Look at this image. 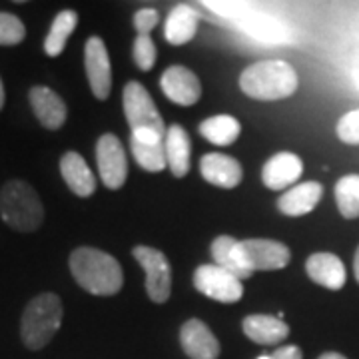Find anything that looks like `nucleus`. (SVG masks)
I'll return each instance as SVG.
<instances>
[{
  "instance_id": "obj_1",
  "label": "nucleus",
  "mask_w": 359,
  "mask_h": 359,
  "mask_svg": "<svg viewBox=\"0 0 359 359\" xmlns=\"http://www.w3.org/2000/svg\"><path fill=\"white\" fill-rule=\"evenodd\" d=\"M70 271L78 285L92 295H114L124 285L118 259L98 248H76L70 254Z\"/></svg>"
},
{
  "instance_id": "obj_2",
  "label": "nucleus",
  "mask_w": 359,
  "mask_h": 359,
  "mask_svg": "<svg viewBox=\"0 0 359 359\" xmlns=\"http://www.w3.org/2000/svg\"><path fill=\"white\" fill-rule=\"evenodd\" d=\"M297 86V72L285 60H262L248 66L240 76V88L245 96L262 102L290 98L295 94Z\"/></svg>"
},
{
  "instance_id": "obj_3",
  "label": "nucleus",
  "mask_w": 359,
  "mask_h": 359,
  "mask_svg": "<svg viewBox=\"0 0 359 359\" xmlns=\"http://www.w3.org/2000/svg\"><path fill=\"white\" fill-rule=\"evenodd\" d=\"M65 306L56 294H40L28 302L20 320V337L30 351H39L52 341L62 325Z\"/></svg>"
},
{
  "instance_id": "obj_4",
  "label": "nucleus",
  "mask_w": 359,
  "mask_h": 359,
  "mask_svg": "<svg viewBox=\"0 0 359 359\" xmlns=\"http://www.w3.org/2000/svg\"><path fill=\"white\" fill-rule=\"evenodd\" d=\"M0 218L16 231L39 230L44 222L39 192L25 180L6 182L0 190Z\"/></svg>"
},
{
  "instance_id": "obj_5",
  "label": "nucleus",
  "mask_w": 359,
  "mask_h": 359,
  "mask_svg": "<svg viewBox=\"0 0 359 359\" xmlns=\"http://www.w3.org/2000/svg\"><path fill=\"white\" fill-rule=\"evenodd\" d=\"M124 114L132 130V138L142 142H164L166 140V126L156 108L150 92L140 82L132 80L124 86Z\"/></svg>"
},
{
  "instance_id": "obj_6",
  "label": "nucleus",
  "mask_w": 359,
  "mask_h": 359,
  "mask_svg": "<svg viewBox=\"0 0 359 359\" xmlns=\"http://www.w3.org/2000/svg\"><path fill=\"white\" fill-rule=\"evenodd\" d=\"M132 256L146 273V292L156 304H166L172 294V268L168 257L150 245H136Z\"/></svg>"
},
{
  "instance_id": "obj_7",
  "label": "nucleus",
  "mask_w": 359,
  "mask_h": 359,
  "mask_svg": "<svg viewBox=\"0 0 359 359\" xmlns=\"http://www.w3.org/2000/svg\"><path fill=\"white\" fill-rule=\"evenodd\" d=\"M238 256L240 262L248 271H273V269H283L290 259L292 252L290 248L276 240H244L238 244Z\"/></svg>"
},
{
  "instance_id": "obj_8",
  "label": "nucleus",
  "mask_w": 359,
  "mask_h": 359,
  "mask_svg": "<svg viewBox=\"0 0 359 359\" xmlns=\"http://www.w3.org/2000/svg\"><path fill=\"white\" fill-rule=\"evenodd\" d=\"M194 287L205 297L222 304H236L244 295L242 280L216 264H204L194 271Z\"/></svg>"
},
{
  "instance_id": "obj_9",
  "label": "nucleus",
  "mask_w": 359,
  "mask_h": 359,
  "mask_svg": "<svg viewBox=\"0 0 359 359\" xmlns=\"http://www.w3.org/2000/svg\"><path fill=\"white\" fill-rule=\"evenodd\" d=\"M96 164L108 190H120L128 178V160L122 142L114 134H104L96 144Z\"/></svg>"
},
{
  "instance_id": "obj_10",
  "label": "nucleus",
  "mask_w": 359,
  "mask_h": 359,
  "mask_svg": "<svg viewBox=\"0 0 359 359\" xmlns=\"http://www.w3.org/2000/svg\"><path fill=\"white\" fill-rule=\"evenodd\" d=\"M84 66L92 94L98 100H106L112 90V65L106 50V44L100 36H92L86 40L84 48Z\"/></svg>"
},
{
  "instance_id": "obj_11",
  "label": "nucleus",
  "mask_w": 359,
  "mask_h": 359,
  "mask_svg": "<svg viewBox=\"0 0 359 359\" xmlns=\"http://www.w3.org/2000/svg\"><path fill=\"white\" fill-rule=\"evenodd\" d=\"M160 88L168 100L178 106H192L202 96L200 78L186 66H170L160 78Z\"/></svg>"
},
{
  "instance_id": "obj_12",
  "label": "nucleus",
  "mask_w": 359,
  "mask_h": 359,
  "mask_svg": "<svg viewBox=\"0 0 359 359\" xmlns=\"http://www.w3.org/2000/svg\"><path fill=\"white\" fill-rule=\"evenodd\" d=\"M180 344L190 359H218L219 341L202 320H188L180 330Z\"/></svg>"
},
{
  "instance_id": "obj_13",
  "label": "nucleus",
  "mask_w": 359,
  "mask_h": 359,
  "mask_svg": "<svg viewBox=\"0 0 359 359\" xmlns=\"http://www.w3.org/2000/svg\"><path fill=\"white\" fill-rule=\"evenodd\" d=\"M304 162L294 152H280L271 156L262 168V182L269 190H290L292 184L302 178Z\"/></svg>"
},
{
  "instance_id": "obj_14",
  "label": "nucleus",
  "mask_w": 359,
  "mask_h": 359,
  "mask_svg": "<svg viewBox=\"0 0 359 359\" xmlns=\"http://www.w3.org/2000/svg\"><path fill=\"white\" fill-rule=\"evenodd\" d=\"M28 100L44 128L58 130L65 126L68 108L54 90L48 86H32L28 92Z\"/></svg>"
},
{
  "instance_id": "obj_15",
  "label": "nucleus",
  "mask_w": 359,
  "mask_h": 359,
  "mask_svg": "<svg viewBox=\"0 0 359 359\" xmlns=\"http://www.w3.org/2000/svg\"><path fill=\"white\" fill-rule=\"evenodd\" d=\"M306 271H308L309 280L316 282L318 285H323L327 290H341L346 285L347 271L344 262L332 252H318L311 254L306 262Z\"/></svg>"
},
{
  "instance_id": "obj_16",
  "label": "nucleus",
  "mask_w": 359,
  "mask_h": 359,
  "mask_svg": "<svg viewBox=\"0 0 359 359\" xmlns=\"http://www.w3.org/2000/svg\"><path fill=\"white\" fill-rule=\"evenodd\" d=\"M200 172H202L205 182H210V184H214L218 188H226V190L236 188L244 178L242 164L236 158L218 154V152L205 154L200 160Z\"/></svg>"
},
{
  "instance_id": "obj_17",
  "label": "nucleus",
  "mask_w": 359,
  "mask_h": 359,
  "mask_svg": "<svg viewBox=\"0 0 359 359\" xmlns=\"http://www.w3.org/2000/svg\"><path fill=\"white\" fill-rule=\"evenodd\" d=\"M321 196H323V186L320 182H304V184L292 186L290 190H285L280 196L278 210L285 216L299 218V216H306V214L316 210V205L320 204Z\"/></svg>"
},
{
  "instance_id": "obj_18",
  "label": "nucleus",
  "mask_w": 359,
  "mask_h": 359,
  "mask_svg": "<svg viewBox=\"0 0 359 359\" xmlns=\"http://www.w3.org/2000/svg\"><path fill=\"white\" fill-rule=\"evenodd\" d=\"M244 334L256 341L259 346H276L282 344L283 339L290 335V325L278 316H266V313H254L248 316L242 321Z\"/></svg>"
},
{
  "instance_id": "obj_19",
  "label": "nucleus",
  "mask_w": 359,
  "mask_h": 359,
  "mask_svg": "<svg viewBox=\"0 0 359 359\" xmlns=\"http://www.w3.org/2000/svg\"><path fill=\"white\" fill-rule=\"evenodd\" d=\"M60 174L66 186L80 198H88L96 192V178L86 164V160L78 152H66L60 158Z\"/></svg>"
},
{
  "instance_id": "obj_20",
  "label": "nucleus",
  "mask_w": 359,
  "mask_h": 359,
  "mask_svg": "<svg viewBox=\"0 0 359 359\" xmlns=\"http://www.w3.org/2000/svg\"><path fill=\"white\" fill-rule=\"evenodd\" d=\"M164 146H166L168 168L176 178H184L190 172V158H192V142L188 132L180 124L168 126Z\"/></svg>"
},
{
  "instance_id": "obj_21",
  "label": "nucleus",
  "mask_w": 359,
  "mask_h": 359,
  "mask_svg": "<svg viewBox=\"0 0 359 359\" xmlns=\"http://www.w3.org/2000/svg\"><path fill=\"white\" fill-rule=\"evenodd\" d=\"M198 20L200 16L188 4H180L176 8H172L164 25V36L170 44L182 46L186 42L196 36L198 32Z\"/></svg>"
},
{
  "instance_id": "obj_22",
  "label": "nucleus",
  "mask_w": 359,
  "mask_h": 359,
  "mask_svg": "<svg viewBox=\"0 0 359 359\" xmlns=\"http://www.w3.org/2000/svg\"><path fill=\"white\" fill-rule=\"evenodd\" d=\"M238 244H240V240H236L231 236H218L212 242V257L218 268L230 271L240 280H248L252 276V271H248L242 266L240 256H238Z\"/></svg>"
},
{
  "instance_id": "obj_23",
  "label": "nucleus",
  "mask_w": 359,
  "mask_h": 359,
  "mask_svg": "<svg viewBox=\"0 0 359 359\" xmlns=\"http://www.w3.org/2000/svg\"><path fill=\"white\" fill-rule=\"evenodd\" d=\"M240 132H242L240 122L233 116L228 114L205 118L204 122L200 124V134L204 136L205 140L216 144V146H230V144L238 140Z\"/></svg>"
},
{
  "instance_id": "obj_24",
  "label": "nucleus",
  "mask_w": 359,
  "mask_h": 359,
  "mask_svg": "<svg viewBox=\"0 0 359 359\" xmlns=\"http://www.w3.org/2000/svg\"><path fill=\"white\" fill-rule=\"evenodd\" d=\"M78 25V14L74 11H62V13L56 14V18L52 20L50 32L44 40V52L56 58L65 52L66 44H68V39L70 34L74 32V28Z\"/></svg>"
},
{
  "instance_id": "obj_25",
  "label": "nucleus",
  "mask_w": 359,
  "mask_h": 359,
  "mask_svg": "<svg viewBox=\"0 0 359 359\" xmlns=\"http://www.w3.org/2000/svg\"><path fill=\"white\" fill-rule=\"evenodd\" d=\"M130 148L134 160L138 166L146 172H162L168 168L166 160V146L164 142H142L136 138H130Z\"/></svg>"
},
{
  "instance_id": "obj_26",
  "label": "nucleus",
  "mask_w": 359,
  "mask_h": 359,
  "mask_svg": "<svg viewBox=\"0 0 359 359\" xmlns=\"http://www.w3.org/2000/svg\"><path fill=\"white\" fill-rule=\"evenodd\" d=\"M335 202L344 218H359V174H347L337 180Z\"/></svg>"
},
{
  "instance_id": "obj_27",
  "label": "nucleus",
  "mask_w": 359,
  "mask_h": 359,
  "mask_svg": "<svg viewBox=\"0 0 359 359\" xmlns=\"http://www.w3.org/2000/svg\"><path fill=\"white\" fill-rule=\"evenodd\" d=\"M26 36V28L18 16L0 13V46H16Z\"/></svg>"
},
{
  "instance_id": "obj_28",
  "label": "nucleus",
  "mask_w": 359,
  "mask_h": 359,
  "mask_svg": "<svg viewBox=\"0 0 359 359\" xmlns=\"http://www.w3.org/2000/svg\"><path fill=\"white\" fill-rule=\"evenodd\" d=\"M132 56H134V62L140 70H144V72L152 70L156 65V58H158L154 40L150 36H136L134 46H132Z\"/></svg>"
},
{
  "instance_id": "obj_29",
  "label": "nucleus",
  "mask_w": 359,
  "mask_h": 359,
  "mask_svg": "<svg viewBox=\"0 0 359 359\" xmlns=\"http://www.w3.org/2000/svg\"><path fill=\"white\" fill-rule=\"evenodd\" d=\"M337 136L339 140L351 144V146H358L359 144V108L358 110H351L346 116L339 118L337 122Z\"/></svg>"
},
{
  "instance_id": "obj_30",
  "label": "nucleus",
  "mask_w": 359,
  "mask_h": 359,
  "mask_svg": "<svg viewBox=\"0 0 359 359\" xmlns=\"http://www.w3.org/2000/svg\"><path fill=\"white\" fill-rule=\"evenodd\" d=\"M158 22H160V14L154 8H142L134 14V28L138 36H150V32L158 26Z\"/></svg>"
},
{
  "instance_id": "obj_31",
  "label": "nucleus",
  "mask_w": 359,
  "mask_h": 359,
  "mask_svg": "<svg viewBox=\"0 0 359 359\" xmlns=\"http://www.w3.org/2000/svg\"><path fill=\"white\" fill-rule=\"evenodd\" d=\"M271 359H304V353L297 346H282L273 351Z\"/></svg>"
},
{
  "instance_id": "obj_32",
  "label": "nucleus",
  "mask_w": 359,
  "mask_h": 359,
  "mask_svg": "<svg viewBox=\"0 0 359 359\" xmlns=\"http://www.w3.org/2000/svg\"><path fill=\"white\" fill-rule=\"evenodd\" d=\"M318 359H347L346 355H341V353H337V351H325V353H321Z\"/></svg>"
},
{
  "instance_id": "obj_33",
  "label": "nucleus",
  "mask_w": 359,
  "mask_h": 359,
  "mask_svg": "<svg viewBox=\"0 0 359 359\" xmlns=\"http://www.w3.org/2000/svg\"><path fill=\"white\" fill-rule=\"evenodd\" d=\"M353 273H355V280L359 283V248L358 252H355V257H353Z\"/></svg>"
},
{
  "instance_id": "obj_34",
  "label": "nucleus",
  "mask_w": 359,
  "mask_h": 359,
  "mask_svg": "<svg viewBox=\"0 0 359 359\" xmlns=\"http://www.w3.org/2000/svg\"><path fill=\"white\" fill-rule=\"evenodd\" d=\"M4 98H6L4 96V84H2V78H0V110L4 108Z\"/></svg>"
},
{
  "instance_id": "obj_35",
  "label": "nucleus",
  "mask_w": 359,
  "mask_h": 359,
  "mask_svg": "<svg viewBox=\"0 0 359 359\" xmlns=\"http://www.w3.org/2000/svg\"><path fill=\"white\" fill-rule=\"evenodd\" d=\"M257 359H271V355H259Z\"/></svg>"
}]
</instances>
